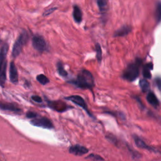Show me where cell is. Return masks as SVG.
Returning <instances> with one entry per match:
<instances>
[{"instance_id": "cell-1", "label": "cell", "mask_w": 161, "mask_h": 161, "mask_svg": "<svg viewBox=\"0 0 161 161\" xmlns=\"http://www.w3.org/2000/svg\"><path fill=\"white\" fill-rule=\"evenodd\" d=\"M76 88L82 90H92L94 86V79L92 74L88 70L83 69L78 74L77 77L68 81Z\"/></svg>"}, {"instance_id": "cell-2", "label": "cell", "mask_w": 161, "mask_h": 161, "mask_svg": "<svg viewBox=\"0 0 161 161\" xmlns=\"http://www.w3.org/2000/svg\"><path fill=\"white\" fill-rule=\"evenodd\" d=\"M142 60L137 59L134 62L130 64L124 70L122 77L123 79L129 82H133L137 79L140 74V67Z\"/></svg>"}, {"instance_id": "cell-3", "label": "cell", "mask_w": 161, "mask_h": 161, "mask_svg": "<svg viewBox=\"0 0 161 161\" xmlns=\"http://www.w3.org/2000/svg\"><path fill=\"white\" fill-rule=\"evenodd\" d=\"M8 50V45L4 44L0 50V86L3 87L7 80V56Z\"/></svg>"}, {"instance_id": "cell-4", "label": "cell", "mask_w": 161, "mask_h": 161, "mask_svg": "<svg viewBox=\"0 0 161 161\" xmlns=\"http://www.w3.org/2000/svg\"><path fill=\"white\" fill-rule=\"evenodd\" d=\"M28 40V35L26 31H23L21 33L13 45L12 50V56L13 57H16L20 55L22 50L23 47L25 45Z\"/></svg>"}, {"instance_id": "cell-5", "label": "cell", "mask_w": 161, "mask_h": 161, "mask_svg": "<svg viewBox=\"0 0 161 161\" xmlns=\"http://www.w3.org/2000/svg\"><path fill=\"white\" fill-rule=\"evenodd\" d=\"M31 125L35 127H42L46 129H53L54 128L52 122L47 117L35 118L30 121Z\"/></svg>"}, {"instance_id": "cell-6", "label": "cell", "mask_w": 161, "mask_h": 161, "mask_svg": "<svg viewBox=\"0 0 161 161\" xmlns=\"http://www.w3.org/2000/svg\"><path fill=\"white\" fill-rule=\"evenodd\" d=\"M65 99H67V100L70 101V102H72L74 104H76V105L81 107V108L83 109L84 111L87 113V114H88L89 116H91L92 118H94V116L91 114V113L90 112V110H89L86 103L84 99L81 97V96H79V95H73V96L65 97Z\"/></svg>"}, {"instance_id": "cell-7", "label": "cell", "mask_w": 161, "mask_h": 161, "mask_svg": "<svg viewBox=\"0 0 161 161\" xmlns=\"http://www.w3.org/2000/svg\"><path fill=\"white\" fill-rule=\"evenodd\" d=\"M32 45L33 48L40 52H43L47 50V44L45 39L41 35H36L32 39Z\"/></svg>"}, {"instance_id": "cell-8", "label": "cell", "mask_w": 161, "mask_h": 161, "mask_svg": "<svg viewBox=\"0 0 161 161\" xmlns=\"http://www.w3.org/2000/svg\"><path fill=\"white\" fill-rule=\"evenodd\" d=\"M47 105L50 108L59 113L64 112L70 108H73L61 101H48Z\"/></svg>"}, {"instance_id": "cell-9", "label": "cell", "mask_w": 161, "mask_h": 161, "mask_svg": "<svg viewBox=\"0 0 161 161\" xmlns=\"http://www.w3.org/2000/svg\"><path fill=\"white\" fill-rule=\"evenodd\" d=\"M88 152L89 150L86 147L80 145H73L69 148V152L76 156H82L88 153Z\"/></svg>"}, {"instance_id": "cell-10", "label": "cell", "mask_w": 161, "mask_h": 161, "mask_svg": "<svg viewBox=\"0 0 161 161\" xmlns=\"http://www.w3.org/2000/svg\"><path fill=\"white\" fill-rule=\"evenodd\" d=\"M133 139H134L135 143L136 145H137L139 148H142V149L147 150V151H149L154 152H156L155 148L147 145V144L142 140V139H141L140 137H138V136L136 135H133Z\"/></svg>"}, {"instance_id": "cell-11", "label": "cell", "mask_w": 161, "mask_h": 161, "mask_svg": "<svg viewBox=\"0 0 161 161\" xmlns=\"http://www.w3.org/2000/svg\"><path fill=\"white\" fill-rule=\"evenodd\" d=\"M10 81L13 84H17L18 82V74L17 69L14 62L10 63Z\"/></svg>"}, {"instance_id": "cell-12", "label": "cell", "mask_w": 161, "mask_h": 161, "mask_svg": "<svg viewBox=\"0 0 161 161\" xmlns=\"http://www.w3.org/2000/svg\"><path fill=\"white\" fill-rule=\"evenodd\" d=\"M0 109L15 113H20L21 111V109L18 108L16 105L9 103H0Z\"/></svg>"}, {"instance_id": "cell-13", "label": "cell", "mask_w": 161, "mask_h": 161, "mask_svg": "<svg viewBox=\"0 0 161 161\" xmlns=\"http://www.w3.org/2000/svg\"><path fill=\"white\" fill-rule=\"evenodd\" d=\"M147 100L148 102L150 105L154 107V108H157L159 106L160 103H159V99H157V96L154 94V92L151 91L148 93L147 95Z\"/></svg>"}, {"instance_id": "cell-14", "label": "cell", "mask_w": 161, "mask_h": 161, "mask_svg": "<svg viewBox=\"0 0 161 161\" xmlns=\"http://www.w3.org/2000/svg\"><path fill=\"white\" fill-rule=\"evenodd\" d=\"M132 31V27L128 25H125L120 28L117 31L115 32L114 36L115 37H123L128 35L130 32Z\"/></svg>"}, {"instance_id": "cell-15", "label": "cell", "mask_w": 161, "mask_h": 161, "mask_svg": "<svg viewBox=\"0 0 161 161\" xmlns=\"http://www.w3.org/2000/svg\"><path fill=\"white\" fill-rule=\"evenodd\" d=\"M73 17L76 22L81 23L82 19V11L81 9L77 6L74 7V11H73Z\"/></svg>"}, {"instance_id": "cell-16", "label": "cell", "mask_w": 161, "mask_h": 161, "mask_svg": "<svg viewBox=\"0 0 161 161\" xmlns=\"http://www.w3.org/2000/svg\"><path fill=\"white\" fill-rule=\"evenodd\" d=\"M153 69V64L152 62L147 64L143 69V76L145 79H151L152 75L151 70Z\"/></svg>"}, {"instance_id": "cell-17", "label": "cell", "mask_w": 161, "mask_h": 161, "mask_svg": "<svg viewBox=\"0 0 161 161\" xmlns=\"http://www.w3.org/2000/svg\"><path fill=\"white\" fill-rule=\"evenodd\" d=\"M139 86H140L141 90L143 93H147L150 90V84L146 80V79H142L139 81Z\"/></svg>"}, {"instance_id": "cell-18", "label": "cell", "mask_w": 161, "mask_h": 161, "mask_svg": "<svg viewBox=\"0 0 161 161\" xmlns=\"http://www.w3.org/2000/svg\"><path fill=\"white\" fill-rule=\"evenodd\" d=\"M57 70L58 73H59V75L63 77H66L67 76H68V73L64 69L63 65H62V63L61 62H59L57 64Z\"/></svg>"}, {"instance_id": "cell-19", "label": "cell", "mask_w": 161, "mask_h": 161, "mask_svg": "<svg viewBox=\"0 0 161 161\" xmlns=\"http://www.w3.org/2000/svg\"><path fill=\"white\" fill-rule=\"evenodd\" d=\"M37 80L40 84H42V85H45V84H48L50 82V80L49 78L45 76L44 74H39L37 76Z\"/></svg>"}, {"instance_id": "cell-20", "label": "cell", "mask_w": 161, "mask_h": 161, "mask_svg": "<svg viewBox=\"0 0 161 161\" xmlns=\"http://www.w3.org/2000/svg\"><path fill=\"white\" fill-rule=\"evenodd\" d=\"M95 49L96 52V58L98 62H101L102 60V50L100 45L99 44H96L95 45Z\"/></svg>"}, {"instance_id": "cell-21", "label": "cell", "mask_w": 161, "mask_h": 161, "mask_svg": "<svg viewBox=\"0 0 161 161\" xmlns=\"http://www.w3.org/2000/svg\"><path fill=\"white\" fill-rule=\"evenodd\" d=\"M156 18L157 22H160L161 18V4L160 1L158 2L156 10Z\"/></svg>"}, {"instance_id": "cell-22", "label": "cell", "mask_w": 161, "mask_h": 161, "mask_svg": "<svg viewBox=\"0 0 161 161\" xmlns=\"http://www.w3.org/2000/svg\"><path fill=\"white\" fill-rule=\"evenodd\" d=\"M86 159H90V160H93V161H104V159L102 157H101L100 156L97 154H91L89 155L88 157H86Z\"/></svg>"}, {"instance_id": "cell-23", "label": "cell", "mask_w": 161, "mask_h": 161, "mask_svg": "<svg viewBox=\"0 0 161 161\" xmlns=\"http://www.w3.org/2000/svg\"><path fill=\"white\" fill-rule=\"evenodd\" d=\"M97 3L101 11L103 12L106 10V0H97Z\"/></svg>"}, {"instance_id": "cell-24", "label": "cell", "mask_w": 161, "mask_h": 161, "mask_svg": "<svg viewBox=\"0 0 161 161\" xmlns=\"http://www.w3.org/2000/svg\"><path fill=\"white\" fill-rule=\"evenodd\" d=\"M26 116H27L28 118H37L38 116V115L36 113L33 112V111H28V112L27 113V115H26Z\"/></svg>"}, {"instance_id": "cell-25", "label": "cell", "mask_w": 161, "mask_h": 161, "mask_svg": "<svg viewBox=\"0 0 161 161\" xmlns=\"http://www.w3.org/2000/svg\"><path fill=\"white\" fill-rule=\"evenodd\" d=\"M31 98L33 102L38 103H42L43 102L42 98L40 96H37V95H33V96H32Z\"/></svg>"}, {"instance_id": "cell-26", "label": "cell", "mask_w": 161, "mask_h": 161, "mask_svg": "<svg viewBox=\"0 0 161 161\" xmlns=\"http://www.w3.org/2000/svg\"><path fill=\"white\" fill-rule=\"evenodd\" d=\"M106 138L110 142L115 144L116 145L117 140H116V138H115V137H114L112 135H109L106 136Z\"/></svg>"}, {"instance_id": "cell-27", "label": "cell", "mask_w": 161, "mask_h": 161, "mask_svg": "<svg viewBox=\"0 0 161 161\" xmlns=\"http://www.w3.org/2000/svg\"><path fill=\"white\" fill-rule=\"evenodd\" d=\"M155 83H156V85L157 86V87L159 89V91H160V88H161V80L160 78L159 77H156L155 79Z\"/></svg>"}, {"instance_id": "cell-28", "label": "cell", "mask_w": 161, "mask_h": 161, "mask_svg": "<svg viewBox=\"0 0 161 161\" xmlns=\"http://www.w3.org/2000/svg\"><path fill=\"white\" fill-rule=\"evenodd\" d=\"M56 10H57V8H52L49 9V10L44 12L43 15H44V16H48V15H50L51 13H52Z\"/></svg>"}, {"instance_id": "cell-29", "label": "cell", "mask_w": 161, "mask_h": 161, "mask_svg": "<svg viewBox=\"0 0 161 161\" xmlns=\"http://www.w3.org/2000/svg\"><path fill=\"white\" fill-rule=\"evenodd\" d=\"M135 99L136 101H137V103H139V105H140V108H142V109H144V108H145V106H144V105L143 104V103L142 102V101L140 100V98H139V97H137V96H135Z\"/></svg>"}]
</instances>
